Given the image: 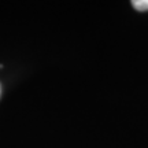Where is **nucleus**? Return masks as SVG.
Wrapping results in <instances>:
<instances>
[{
  "label": "nucleus",
  "instance_id": "1",
  "mask_svg": "<svg viewBox=\"0 0 148 148\" xmlns=\"http://www.w3.org/2000/svg\"><path fill=\"white\" fill-rule=\"evenodd\" d=\"M132 5L138 11H147L148 10V0H133Z\"/></svg>",
  "mask_w": 148,
  "mask_h": 148
},
{
  "label": "nucleus",
  "instance_id": "2",
  "mask_svg": "<svg viewBox=\"0 0 148 148\" xmlns=\"http://www.w3.org/2000/svg\"><path fill=\"white\" fill-rule=\"evenodd\" d=\"M0 92H1V89H0Z\"/></svg>",
  "mask_w": 148,
  "mask_h": 148
}]
</instances>
